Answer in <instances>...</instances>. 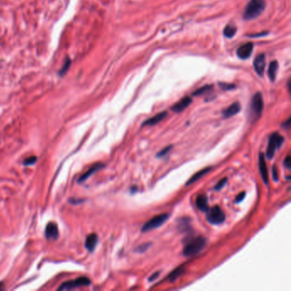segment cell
<instances>
[{
	"mask_svg": "<svg viewBox=\"0 0 291 291\" xmlns=\"http://www.w3.org/2000/svg\"><path fill=\"white\" fill-rule=\"evenodd\" d=\"M266 9L265 0H250L247 4L243 17L245 21H251L257 18Z\"/></svg>",
	"mask_w": 291,
	"mask_h": 291,
	"instance_id": "cell-1",
	"label": "cell"
},
{
	"mask_svg": "<svg viewBox=\"0 0 291 291\" xmlns=\"http://www.w3.org/2000/svg\"><path fill=\"white\" fill-rule=\"evenodd\" d=\"M207 244V240L203 236H199L195 238H192L185 244L183 254L186 257H192L199 253L205 248Z\"/></svg>",
	"mask_w": 291,
	"mask_h": 291,
	"instance_id": "cell-2",
	"label": "cell"
},
{
	"mask_svg": "<svg viewBox=\"0 0 291 291\" xmlns=\"http://www.w3.org/2000/svg\"><path fill=\"white\" fill-rule=\"evenodd\" d=\"M264 108V102L262 94L260 92H257L254 94V96L251 101V106H250V119L253 121L257 120L262 114Z\"/></svg>",
	"mask_w": 291,
	"mask_h": 291,
	"instance_id": "cell-3",
	"label": "cell"
},
{
	"mask_svg": "<svg viewBox=\"0 0 291 291\" xmlns=\"http://www.w3.org/2000/svg\"><path fill=\"white\" fill-rule=\"evenodd\" d=\"M284 141V137L280 135L277 132H274L273 134H271L269 137V142H268V145H267V150H266V156L269 159H271L273 157L275 152L277 151L278 148L280 147L281 145L283 144Z\"/></svg>",
	"mask_w": 291,
	"mask_h": 291,
	"instance_id": "cell-4",
	"label": "cell"
},
{
	"mask_svg": "<svg viewBox=\"0 0 291 291\" xmlns=\"http://www.w3.org/2000/svg\"><path fill=\"white\" fill-rule=\"evenodd\" d=\"M168 218H169L168 213H161V214H159L157 216H154L144 224V226L142 227V231L146 232V231H149L151 230L156 229L158 227L162 226L167 221Z\"/></svg>",
	"mask_w": 291,
	"mask_h": 291,
	"instance_id": "cell-5",
	"label": "cell"
},
{
	"mask_svg": "<svg viewBox=\"0 0 291 291\" xmlns=\"http://www.w3.org/2000/svg\"><path fill=\"white\" fill-rule=\"evenodd\" d=\"M226 215L219 206H214L208 210V220L213 225H219L225 221Z\"/></svg>",
	"mask_w": 291,
	"mask_h": 291,
	"instance_id": "cell-6",
	"label": "cell"
},
{
	"mask_svg": "<svg viewBox=\"0 0 291 291\" xmlns=\"http://www.w3.org/2000/svg\"><path fill=\"white\" fill-rule=\"evenodd\" d=\"M91 284V281L89 278L86 277H80L75 280L69 281L62 284L59 287V290H65V289H73L75 288L80 287V286H88Z\"/></svg>",
	"mask_w": 291,
	"mask_h": 291,
	"instance_id": "cell-7",
	"label": "cell"
},
{
	"mask_svg": "<svg viewBox=\"0 0 291 291\" xmlns=\"http://www.w3.org/2000/svg\"><path fill=\"white\" fill-rule=\"evenodd\" d=\"M253 50V44L251 42L246 43L244 45H241L239 48L237 49L236 51V56L239 57L240 59H243V60H246V59L249 58L250 56L252 54Z\"/></svg>",
	"mask_w": 291,
	"mask_h": 291,
	"instance_id": "cell-8",
	"label": "cell"
},
{
	"mask_svg": "<svg viewBox=\"0 0 291 291\" xmlns=\"http://www.w3.org/2000/svg\"><path fill=\"white\" fill-rule=\"evenodd\" d=\"M253 68L255 72L259 76L263 75L265 68H266V56L264 54L258 55L253 60Z\"/></svg>",
	"mask_w": 291,
	"mask_h": 291,
	"instance_id": "cell-9",
	"label": "cell"
},
{
	"mask_svg": "<svg viewBox=\"0 0 291 291\" xmlns=\"http://www.w3.org/2000/svg\"><path fill=\"white\" fill-rule=\"evenodd\" d=\"M191 97H190V96H185V97L182 98L180 101H178V103H176L171 107L172 111H173L175 113H180L182 111H184V110L191 103Z\"/></svg>",
	"mask_w": 291,
	"mask_h": 291,
	"instance_id": "cell-10",
	"label": "cell"
},
{
	"mask_svg": "<svg viewBox=\"0 0 291 291\" xmlns=\"http://www.w3.org/2000/svg\"><path fill=\"white\" fill-rule=\"evenodd\" d=\"M59 231L57 225L54 222H50L45 228V236L47 239L55 240L58 237Z\"/></svg>",
	"mask_w": 291,
	"mask_h": 291,
	"instance_id": "cell-11",
	"label": "cell"
},
{
	"mask_svg": "<svg viewBox=\"0 0 291 291\" xmlns=\"http://www.w3.org/2000/svg\"><path fill=\"white\" fill-rule=\"evenodd\" d=\"M259 168H260V172L263 181L266 184H268V170H267V166L266 160H265V155L262 153H260L259 156Z\"/></svg>",
	"mask_w": 291,
	"mask_h": 291,
	"instance_id": "cell-12",
	"label": "cell"
},
{
	"mask_svg": "<svg viewBox=\"0 0 291 291\" xmlns=\"http://www.w3.org/2000/svg\"><path fill=\"white\" fill-rule=\"evenodd\" d=\"M168 115V113L166 112V111H163V112H161V113L157 114H155L154 116L151 117L150 119H148L144 121V123H143V126H149V127H151V126H154V125H156L159 122H161V120H163L167 117Z\"/></svg>",
	"mask_w": 291,
	"mask_h": 291,
	"instance_id": "cell-13",
	"label": "cell"
},
{
	"mask_svg": "<svg viewBox=\"0 0 291 291\" xmlns=\"http://www.w3.org/2000/svg\"><path fill=\"white\" fill-rule=\"evenodd\" d=\"M241 110V105L239 103H232L231 106H229L226 110H225L222 112L223 116L225 118H230V117H232L234 115H236V114H238Z\"/></svg>",
	"mask_w": 291,
	"mask_h": 291,
	"instance_id": "cell-14",
	"label": "cell"
},
{
	"mask_svg": "<svg viewBox=\"0 0 291 291\" xmlns=\"http://www.w3.org/2000/svg\"><path fill=\"white\" fill-rule=\"evenodd\" d=\"M97 241H98V237H97L96 234H95V233L90 234L89 236L86 237V248L89 251L92 252L93 250L95 249L96 244H97Z\"/></svg>",
	"mask_w": 291,
	"mask_h": 291,
	"instance_id": "cell-15",
	"label": "cell"
},
{
	"mask_svg": "<svg viewBox=\"0 0 291 291\" xmlns=\"http://www.w3.org/2000/svg\"><path fill=\"white\" fill-rule=\"evenodd\" d=\"M195 204H196V207H197L201 211H203V212H208V210L209 209L208 203V198H207V196L204 195H200L196 197Z\"/></svg>",
	"mask_w": 291,
	"mask_h": 291,
	"instance_id": "cell-16",
	"label": "cell"
},
{
	"mask_svg": "<svg viewBox=\"0 0 291 291\" xmlns=\"http://www.w3.org/2000/svg\"><path fill=\"white\" fill-rule=\"evenodd\" d=\"M103 166H104V165L102 164V163H97V164L94 165L92 168H91L86 172H85L84 174L81 175V177L79 178V183H82L83 181L86 180V179L89 178V177H91L93 173H95L96 172L100 170L101 168H103Z\"/></svg>",
	"mask_w": 291,
	"mask_h": 291,
	"instance_id": "cell-17",
	"label": "cell"
},
{
	"mask_svg": "<svg viewBox=\"0 0 291 291\" xmlns=\"http://www.w3.org/2000/svg\"><path fill=\"white\" fill-rule=\"evenodd\" d=\"M277 69H278V62L277 61H272L271 62L269 68H268V76H269V79H270L271 81H272V82L276 79Z\"/></svg>",
	"mask_w": 291,
	"mask_h": 291,
	"instance_id": "cell-18",
	"label": "cell"
},
{
	"mask_svg": "<svg viewBox=\"0 0 291 291\" xmlns=\"http://www.w3.org/2000/svg\"><path fill=\"white\" fill-rule=\"evenodd\" d=\"M210 170H211V168H204V169L201 170V171L197 172L196 173H195V174L192 176L191 178L189 179L188 181H187V183H186V185H191L193 183H195V181H197L198 179H200V178H202V176H204L206 173H208Z\"/></svg>",
	"mask_w": 291,
	"mask_h": 291,
	"instance_id": "cell-19",
	"label": "cell"
},
{
	"mask_svg": "<svg viewBox=\"0 0 291 291\" xmlns=\"http://www.w3.org/2000/svg\"><path fill=\"white\" fill-rule=\"evenodd\" d=\"M185 272V267L184 266H178L176 269L172 271L171 273L169 274L168 276V279L170 282H174L175 280L178 279V277L182 275V274Z\"/></svg>",
	"mask_w": 291,
	"mask_h": 291,
	"instance_id": "cell-20",
	"label": "cell"
},
{
	"mask_svg": "<svg viewBox=\"0 0 291 291\" xmlns=\"http://www.w3.org/2000/svg\"><path fill=\"white\" fill-rule=\"evenodd\" d=\"M236 31H237V28L236 27H235L234 25L232 24H229L226 26L225 29H224V31H223V34L224 35L226 36V38H233L235 34H236Z\"/></svg>",
	"mask_w": 291,
	"mask_h": 291,
	"instance_id": "cell-21",
	"label": "cell"
},
{
	"mask_svg": "<svg viewBox=\"0 0 291 291\" xmlns=\"http://www.w3.org/2000/svg\"><path fill=\"white\" fill-rule=\"evenodd\" d=\"M213 86L212 85H206V86H202L201 88H199L196 91H195L194 92L192 93L193 96H202L204 95L206 93H208L210 92H212Z\"/></svg>",
	"mask_w": 291,
	"mask_h": 291,
	"instance_id": "cell-22",
	"label": "cell"
},
{
	"mask_svg": "<svg viewBox=\"0 0 291 291\" xmlns=\"http://www.w3.org/2000/svg\"><path fill=\"white\" fill-rule=\"evenodd\" d=\"M71 65V60L69 57H67L65 60V62H64V65L62 68V69L60 70V72H59V75L60 76H63L64 74H67L68 72V70L69 69V67Z\"/></svg>",
	"mask_w": 291,
	"mask_h": 291,
	"instance_id": "cell-23",
	"label": "cell"
},
{
	"mask_svg": "<svg viewBox=\"0 0 291 291\" xmlns=\"http://www.w3.org/2000/svg\"><path fill=\"white\" fill-rule=\"evenodd\" d=\"M219 87L222 90H224V91H231V90H233L236 87V86H235L234 84H230V83L219 82Z\"/></svg>",
	"mask_w": 291,
	"mask_h": 291,
	"instance_id": "cell-24",
	"label": "cell"
},
{
	"mask_svg": "<svg viewBox=\"0 0 291 291\" xmlns=\"http://www.w3.org/2000/svg\"><path fill=\"white\" fill-rule=\"evenodd\" d=\"M150 245H151L150 243H143V244H141V245H139V246L137 247V248L135 249V251L137 252V253H144V252H145L146 250H148V248L150 247Z\"/></svg>",
	"mask_w": 291,
	"mask_h": 291,
	"instance_id": "cell-25",
	"label": "cell"
},
{
	"mask_svg": "<svg viewBox=\"0 0 291 291\" xmlns=\"http://www.w3.org/2000/svg\"><path fill=\"white\" fill-rule=\"evenodd\" d=\"M226 182H227V178H223V179H221V180H220V181H219V183L216 185L215 187H214L215 190H219L220 189H222L223 187L226 185Z\"/></svg>",
	"mask_w": 291,
	"mask_h": 291,
	"instance_id": "cell-26",
	"label": "cell"
},
{
	"mask_svg": "<svg viewBox=\"0 0 291 291\" xmlns=\"http://www.w3.org/2000/svg\"><path fill=\"white\" fill-rule=\"evenodd\" d=\"M36 161H37V157H35V156H30V157L27 158L23 163H24V165H26V166H28V165L34 164L35 162H36Z\"/></svg>",
	"mask_w": 291,
	"mask_h": 291,
	"instance_id": "cell-27",
	"label": "cell"
},
{
	"mask_svg": "<svg viewBox=\"0 0 291 291\" xmlns=\"http://www.w3.org/2000/svg\"><path fill=\"white\" fill-rule=\"evenodd\" d=\"M171 149H172V145H170V146H168V147H166L164 150H161L160 152H159V153H158L157 157H161V156H164L165 154H167L168 152H169V151L171 150Z\"/></svg>",
	"mask_w": 291,
	"mask_h": 291,
	"instance_id": "cell-28",
	"label": "cell"
},
{
	"mask_svg": "<svg viewBox=\"0 0 291 291\" xmlns=\"http://www.w3.org/2000/svg\"><path fill=\"white\" fill-rule=\"evenodd\" d=\"M290 163H291L290 155H289V154H288L287 156H286V158L284 159V166H285V168H287V169H289H289H290V168H291Z\"/></svg>",
	"mask_w": 291,
	"mask_h": 291,
	"instance_id": "cell-29",
	"label": "cell"
},
{
	"mask_svg": "<svg viewBox=\"0 0 291 291\" xmlns=\"http://www.w3.org/2000/svg\"><path fill=\"white\" fill-rule=\"evenodd\" d=\"M272 177L275 181H277L279 179V176H278V171H277V167L274 165L272 167Z\"/></svg>",
	"mask_w": 291,
	"mask_h": 291,
	"instance_id": "cell-30",
	"label": "cell"
},
{
	"mask_svg": "<svg viewBox=\"0 0 291 291\" xmlns=\"http://www.w3.org/2000/svg\"><path fill=\"white\" fill-rule=\"evenodd\" d=\"M244 197H245V192H243V193H241V194H239V195H237V197H236V202H237V203L242 202Z\"/></svg>",
	"mask_w": 291,
	"mask_h": 291,
	"instance_id": "cell-31",
	"label": "cell"
},
{
	"mask_svg": "<svg viewBox=\"0 0 291 291\" xmlns=\"http://www.w3.org/2000/svg\"><path fill=\"white\" fill-rule=\"evenodd\" d=\"M159 275H160V271H156L155 273H154L153 275H152V276H150V278H149V281H150V282H152V281H154V279H156V278L159 277Z\"/></svg>",
	"mask_w": 291,
	"mask_h": 291,
	"instance_id": "cell-32",
	"label": "cell"
},
{
	"mask_svg": "<svg viewBox=\"0 0 291 291\" xmlns=\"http://www.w3.org/2000/svg\"><path fill=\"white\" fill-rule=\"evenodd\" d=\"M266 34H268V32H263V33H261V34H254V35H248V36L251 37V38H257V37L266 36Z\"/></svg>",
	"mask_w": 291,
	"mask_h": 291,
	"instance_id": "cell-33",
	"label": "cell"
},
{
	"mask_svg": "<svg viewBox=\"0 0 291 291\" xmlns=\"http://www.w3.org/2000/svg\"><path fill=\"white\" fill-rule=\"evenodd\" d=\"M289 125H290V118H289V119H288V120H286V122H285V123L283 124V127H284V128H286V129H288V128L289 127Z\"/></svg>",
	"mask_w": 291,
	"mask_h": 291,
	"instance_id": "cell-34",
	"label": "cell"
}]
</instances>
